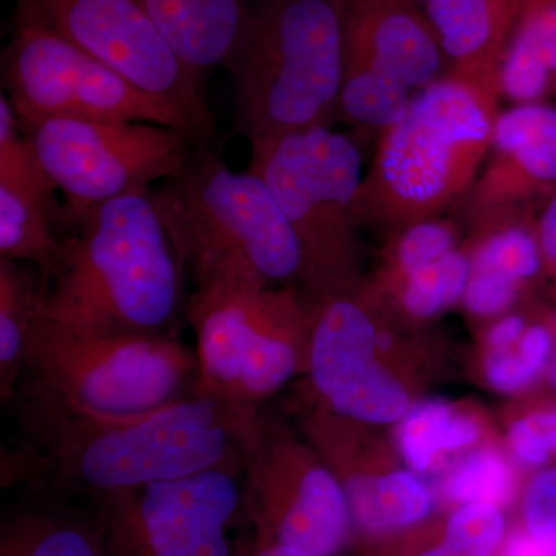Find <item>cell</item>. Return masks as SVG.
<instances>
[{"instance_id":"1","label":"cell","mask_w":556,"mask_h":556,"mask_svg":"<svg viewBox=\"0 0 556 556\" xmlns=\"http://www.w3.org/2000/svg\"><path fill=\"white\" fill-rule=\"evenodd\" d=\"M13 402L25 441L2 455L3 485L25 482L50 500L91 497L212 468L243 471L244 439L257 419L195 393L135 416Z\"/></svg>"},{"instance_id":"2","label":"cell","mask_w":556,"mask_h":556,"mask_svg":"<svg viewBox=\"0 0 556 556\" xmlns=\"http://www.w3.org/2000/svg\"><path fill=\"white\" fill-rule=\"evenodd\" d=\"M182 268L152 190L110 200L64 240L40 316L75 327L169 331Z\"/></svg>"},{"instance_id":"3","label":"cell","mask_w":556,"mask_h":556,"mask_svg":"<svg viewBox=\"0 0 556 556\" xmlns=\"http://www.w3.org/2000/svg\"><path fill=\"white\" fill-rule=\"evenodd\" d=\"M182 268L206 281L280 283L303 274L302 244L254 172L229 169L206 148L152 192Z\"/></svg>"},{"instance_id":"4","label":"cell","mask_w":556,"mask_h":556,"mask_svg":"<svg viewBox=\"0 0 556 556\" xmlns=\"http://www.w3.org/2000/svg\"><path fill=\"white\" fill-rule=\"evenodd\" d=\"M228 70L251 146L328 126L345 78L342 0H252Z\"/></svg>"},{"instance_id":"5","label":"cell","mask_w":556,"mask_h":556,"mask_svg":"<svg viewBox=\"0 0 556 556\" xmlns=\"http://www.w3.org/2000/svg\"><path fill=\"white\" fill-rule=\"evenodd\" d=\"M197 375V356L170 329L75 327L39 316L14 399L135 416L189 396Z\"/></svg>"},{"instance_id":"6","label":"cell","mask_w":556,"mask_h":556,"mask_svg":"<svg viewBox=\"0 0 556 556\" xmlns=\"http://www.w3.org/2000/svg\"><path fill=\"white\" fill-rule=\"evenodd\" d=\"M495 104L450 75L417 91L404 118L383 131L358 190L357 218L409 228L470 192L492 148Z\"/></svg>"},{"instance_id":"7","label":"cell","mask_w":556,"mask_h":556,"mask_svg":"<svg viewBox=\"0 0 556 556\" xmlns=\"http://www.w3.org/2000/svg\"><path fill=\"white\" fill-rule=\"evenodd\" d=\"M186 313L197 334L193 393L244 416L299 371L311 332L289 291L252 281L195 285Z\"/></svg>"},{"instance_id":"8","label":"cell","mask_w":556,"mask_h":556,"mask_svg":"<svg viewBox=\"0 0 556 556\" xmlns=\"http://www.w3.org/2000/svg\"><path fill=\"white\" fill-rule=\"evenodd\" d=\"M248 170L266 182L298 233L306 283L321 298L343 292L364 181L356 142L311 127L252 144Z\"/></svg>"},{"instance_id":"9","label":"cell","mask_w":556,"mask_h":556,"mask_svg":"<svg viewBox=\"0 0 556 556\" xmlns=\"http://www.w3.org/2000/svg\"><path fill=\"white\" fill-rule=\"evenodd\" d=\"M21 127L64 195V225L75 228L110 200L178 177L197 149L181 130L152 123L51 119Z\"/></svg>"},{"instance_id":"10","label":"cell","mask_w":556,"mask_h":556,"mask_svg":"<svg viewBox=\"0 0 556 556\" xmlns=\"http://www.w3.org/2000/svg\"><path fill=\"white\" fill-rule=\"evenodd\" d=\"M5 80L22 126L51 119L131 121L182 131L174 113L65 39L31 0H21Z\"/></svg>"},{"instance_id":"11","label":"cell","mask_w":556,"mask_h":556,"mask_svg":"<svg viewBox=\"0 0 556 556\" xmlns=\"http://www.w3.org/2000/svg\"><path fill=\"white\" fill-rule=\"evenodd\" d=\"M243 471L192 477L91 496L108 556H239L230 530L243 511Z\"/></svg>"},{"instance_id":"12","label":"cell","mask_w":556,"mask_h":556,"mask_svg":"<svg viewBox=\"0 0 556 556\" xmlns=\"http://www.w3.org/2000/svg\"><path fill=\"white\" fill-rule=\"evenodd\" d=\"M345 78L338 115L386 131L404 118L413 91L439 79L445 54L416 5L401 0H342Z\"/></svg>"},{"instance_id":"13","label":"cell","mask_w":556,"mask_h":556,"mask_svg":"<svg viewBox=\"0 0 556 556\" xmlns=\"http://www.w3.org/2000/svg\"><path fill=\"white\" fill-rule=\"evenodd\" d=\"M51 27L177 116L197 149L214 137L201 80L139 0H31Z\"/></svg>"},{"instance_id":"14","label":"cell","mask_w":556,"mask_h":556,"mask_svg":"<svg viewBox=\"0 0 556 556\" xmlns=\"http://www.w3.org/2000/svg\"><path fill=\"white\" fill-rule=\"evenodd\" d=\"M247 495L276 532V543L314 556H334L346 540L350 507L331 468L305 448L273 434L260 420L243 448Z\"/></svg>"},{"instance_id":"15","label":"cell","mask_w":556,"mask_h":556,"mask_svg":"<svg viewBox=\"0 0 556 556\" xmlns=\"http://www.w3.org/2000/svg\"><path fill=\"white\" fill-rule=\"evenodd\" d=\"M311 327L308 371L331 413L364 424H391L407 413L404 386L376 358L378 331L345 292L324 295Z\"/></svg>"},{"instance_id":"16","label":"cell","mask_w":556,"mask_h":556,"mask_svg":"<svg viewBox=\"0 0 556 556\" xmlns=\"http://www.w3.org/2000/svg\"><path fill=\"white\" fill-rule=\"evenodd\" d=\"M54 186L42 170L9 97L0 98V258L31 263L50 280L64 240L54 222L64 223Z\"/></svg>"},{"instance_id":"17","label":"cell","mask_w":556,"mask_h":556,"mask_svg":"<svg viewBox=\"0 0 556 556\" xmlns=\"http://www.w3.org/2000/svg\"><path fill=\"white\" fill-rule=\"evenodd\" d=\"M517 10L518 0H430L426 16L452 64L450 76L496 101Z\"/></svg>"},{"instance_id":"18","label":"cell","mask_w":556,"mask_h":556,"mask_svg":"<svg viewBox=\"0 0 556 556\" xmlns=\"http://www.w3.org/2000/svg\"><path fill=\"white\" fill-rule=\"evenodd\" d=\"M490 152L493 161L471 189L479 206L506 207L521 185L556 181V109L529 102L501 113Z\"/></svg>"},{"instance_id":"19","label":"cell","mask_w":556,"mask_h":556,"mask_svg":"<svg viewBox=\"0 0 556 556\" xmlns=\"http://www.w3.org/2000/svg\"><path fill=\"white\" fill-rule=\"evenodd\" d=\"M161 35L200 80L217 67L229 68L239 53L252 0H139Z\"/></svg>"},{"instance_id":"20","label":"cell","mask_w":556,"mask_h":556,"mask_svg":"<svg viewBox=\"0 0 556 556\" xmlns=\"http://www.w3.org/2000/svg\"><path fill=\"white\" fill-rule=\"evenodd\" d=\"M0 556H108L93 514L42 497L11 510L0 526Z\"/></svg>"},{"instance_id":"21","label":"cell","mask_w":556,"mask_h":556,"mask_svg":"<svg viewBox=\"0 0 556 556\" xmlns=\"http://www.w3.org/2000/svg\"><path fill=\"white\" fill-rule=\"evenodd\" d=\"M556 76V0H518L517 16L501 62L497 86L510 100L529 104Z\"/></svg>"},{"instance_id":"22","label":"cell","mask_w":556,"mask_h":556,"mask_svg":"<svg viewBox=\"0 0 556 556\" xmlns=\"http://www.w3.org/2000/svg\"><path fill=\"white\" fill-rule=\"evenodd\" d=\"M351 518L367 532H386L415 525L431 510L426 485L408 471L383 477L350 475L340 482Z\"/></svg>"},{"instance_id":"23","label":"cell","mask_w":556,"mask_h":556,"mask_svg":"<svg viewBox=\"0 0 556 556\" xmlns=\"http://www.w3.org/2000/svg\"><path fill=\"white\" fill-rule=\"evenodd\" d=\"M42 306V283L20 263L0 258V401L16 396L25 351Z\"/></svg>"},{"instance_id":"24","label":"cell","mask_w":556,"mask_h":556,"mask_svg":"<svg viewBox=\"0 0 556 556\" xmlns=\"http://www.w3.org/2000/svg\"><path fill=\"white\" fill-rule=\"evenodd\" d=\"M479 427L442 402H424L405 415L399 428V444L413 470L424 471L439 453L473 444Z\"/></svg>"},{"instance_id":"25","label":"cell","mask_w":556,"mask_h":556,"mask_svg":"<svg viewBox=\"0 0 556 556\" xmlns=\"http://www.w3.org/2000/svg\"><path fill=\"white\" fill-rule=\"evenodd\" d=\"M470 274L471 263L453 249L444 257L405 274L402 305L412 316H434L463 298Z\"/></svg>"},{"instance_id":"26","label":"cell","mask_w":556,"mask_h":556,"mask_svg":"<svg viewBox=\"0 0 556 556\" xmlns=\"http://www.w3.org/2000/svg\"><path fill=\"white\" fill-rule=\"evenodd\" d=\"M514 477L504 457L495 450H479L453 470L447 493L453 501L470 506H503L511 496Z\"/></svg>"},{"instance_id":"27","label":"cell","mask_w":556,"mask_h":556,"mask_svg":"<svg viewBox=\"0 0 556 556\" xmlns=\"http://www.w3.org/2000/svg\"><path fill=\"white\" fill-rule=\"evenodd\" d=\"M503 533L504 518L500 508L470 504L450 518L444 543L420 556H492Z\"/></svg>"},{"instance_id":"28","label":"cell","mask_w":556,"mask_h":556,"mask_svg":"<svg viewBox=\"0 0 556 556\" xmlns=\"http://www.w3.org/2000/svg\"><path fill=\"white\" fill-rule=\"evenodd\" d=\"M540 266L536 241L525 230L515 228L490 237L471 262V270L496 274L517 283L536 276Z\"/></svg>"},{"instance_id":"29","label":"cell","mask_w":556,"mask_h":556,"mask_svg":"<svg viewBox=\"0 0 556 556\" xmlns=\"http://www.w3.org/2000/svg\"><path fill=\"white\" fill-rule=\"evenodd\" d=\"M525 519L527 533L556 556V468L541 471L527 486Z\"/></svg>"},{"instance_id":"30","label":"cell","mask_w":556,"mask_h":556,"mask_svg":"<svg viewBox=\"0 0 556 556\" xmlns=\"http://www.w3.org/2000/svg\"><path fill=\"white\" fill-rule=\"evenodd\" d=\"M455 249L452 230L433 222H420L409 226L397 244V265L401 273L412 270L444 257Z\"/></svg>"},{"instance_id":"31","label":"cell","mask_w":556,"mask_h":556,"mask_svg":"<svg viewBox=\"0 0 556 556\" xmlns=\"http://www.w3.org/2000/svg\"><path fill=\"white\" fill-rule=\"evenodd\" d=\"M508 441L522 463L543 466L556 456V409L533 413L518 420L510 428Z\"/></svg>"},{"instance_id":"32","label":"cell","mask_w":556,"mask_h":556,"mask_svg":"<svg viewBox=\"0 0 556 556\" xmlns=\"http://www.w3.org/2000/svg\"><path fill=\"white\" fill-rule=\"evenodd\" d=\"M518 285L517 281L496 274L471 270L470 280L463 295L464 302L467 309L477 316H495L515 302Z\"/></svg>"},{"instance_id":"33","label":"cell","mask_w":556,"mask_h":556,"mask_svg":"<svg viewBox=\"0 0 556 556\" xmlns=\"http://www.w3.org/2000/svg\"><path fill=\"white\" fill-rule=\"evenodd\" d=\"M485 375L490 386L501 393H517L535 382L538 372L527 364L519 353L507 350H492L485 362Z\"/></svg>"},{"instance_id":"34","label":"cell","mask_w":556,"mask_h":556,"mask_svg":"<svg viewBox=\"0 0 556 556\" xmlns=\"http://www.w3.org/2000/svg\"><path fill=\"white\" fill-rule=\"evenodd\" d=\"M522 331H525V320L521 317H506L490 331L489 345L492 350H507L521 338Z\"/></svg>"},{"instance_id":"35","label":"cell","mask_w":556,"mask_h":556,"mask_svg":"<svg viewBox=\"0 0 556 556\" xmlns=\"http://www.w3.org/2000/svg\"><path fill=\"white\" fill-rule=\"evenodd\" d=\"M541 249L547 258L556 262V197L548 204L540 225Z\"/></svg>"},{"instance_id":"36","label":"cell","mask_w":556,"mask_h":556,"mask_svg":"<svg viewBox=\"0 0 556 556\" xmlns=\"http://www.w3.org/2000/svg\"><path fill=\"white\" fill-rule=\"evenodd\" d=\"M506 556H555L546 548L541 547L530 535H519L511 538L508 543Z\"/></svg>"},{"instance_id":"37","label":"cell","mask_w":556,"mask_h":556,"mask_svg":"<svg viewBox=\"0 0 556 556\" xmlns=\"http://www.w3.org/2000/svg\"><path fill=\"white\" fill-rule=\"evenodd\" d=\"M551 380H552V386H554L556 388V357H555L554 364H552Z\"/></svg>"},{"instance_id":"38","label":"cell","mask_w":556,"mask_h":556,"mask_svg":"<svg viewBox=\"0 0 556 556\" xmlns=\"http://www.w3.org/2000/svg\"><path fill=\"white\" fill-rule=\"evenodd\" d=\"M409 2L415 3V5H417V3H422V5H427V3L430 2V0H409Z\"/></svg>"}]
</instances>
